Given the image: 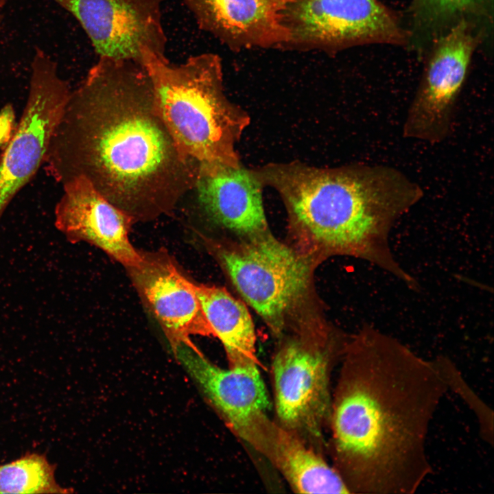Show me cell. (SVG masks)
Instances as JSON below:
<instances>
[{
  "instance_id": "cell-4",
  "label": "cell",
  "mask_w": 494,
  "mask_h": 494,
  "mask_svg": "<svg viewBox=\"0 0 494 494\" xmlns=\"http://www.w3.org/2000/svg\"><path fill=\"white\" fill-rule=\"evenodd\" d=\"M141 63L160 114L181 151L199 164L241 166L236 143L250 118L225 94L220 57L204 53L175 64L145 49Z\"/></svg>"
},
{
  "instance_id": "cell-7",
  "label": "cell",
  "mask_w": 494,
  "mask_h": 494,
  "mask_svg": "<svg viewBox=\"0 0 494 494\" xmlns=\"http://www.w3.org/2000/svg\"><path fill=\"white\" fill-rule=\"evenodd\" d=\"M285 50L335 53L360 44L400 43L395 17L377 0H286Z\"/></svg>"
},
{
  "instance_id": "cell-20",
  "label": "cell",
  "mask_w": 494,
  "mask_h": 494,
  "mask_svg": "<svg viewBox=\"0 0 494 494\" xmlns=\"http://www.w3.org/2000/svg\"><path fill=\"white\" fill-rule=\"evenodd\" d=\"M483 0H421L432 13L436 16H451L471 9Z\"/></svg>"
},
{
  "instance_id": "cell-8",
  "label": "cell",
  "mask_w": 494,
  "mask_h": 494,
  "mask_svg": "<svg viewBox=\"0 0 494 494\" xmlns=\"http://www.w3.org/2000/svg\"><path fill=\"white\" fill-rule=\"evenodd\" d=\"M348 341L321 347L290 340L274 355L272 371L278 423L307 443V439L318 440L329 423L332 362L343 355Z\"/></svg>"
},
{
  "instance_id": "cell-17",
  "label": "cell",
  "mask_w": 494,
  "mask_h": 494,
  "mask_svg": "<svg viewBox=\"0 0 494 494\" xmlns=\"http://www.w3.org/2000/svg\"><path fill=\"white\" fill-rule=\"evenodd\" d=\"M204 316L222 343L229 366L258 364L255 327L246 305L226 289L195 284Z\"/></svg>"
},
{
  "instance_id": "cell-1",
  "label": "cell",
  "mask_w": 494,
  "mask_h": 494,
  "mask_svg": "<svg viewBox=\"0 0 494 494\" xmlns=\"http://www.w3.org/2000/svg\"><path fill=\"white\" fill-rule=\"evenodd\" d=\"M43 165L61 185L85 178L134 222L169 213L199 169L167 128L143 64L106 57L71 89Z\"/></svg>"
},
{
  "instance_id": "cell-12",
  "label": "cell",
  "mask_w": 494,
  "mask_h": 494,
  "mask_svg": "<svg viewBox=\"0 0 494 494\" xmlns=\"http://www.w3.org/2000/svg\"><path fill=\"white\" fill-rule=\"evenodd\" d=\"M141 255L139 265L126 269L171 347L191 342V336L215 337L201 308L195 284L165 252Z\"/></svg>"
},
{
  "instance_id": "cell-18",
  "label": "cell",
  "mask_w": 494,
  "mask_h": 494,
  "mask_svg": "<svg viewBox=\"0 0 494 494\" xmlns=\"http://www.w3.org/2000/svg\"><path fill=\"white\" fill-rule=\"evenodd\" d=\"M60 492L54 467L43 456L28 454L0 466V493Z\"/></svg>"
},
{
  "instance_id": "cell-3",
  "label": "cell",
  "mask_w": 494,
  "mask_h": 494,
  "mask_svg": "<svg viewBox=\"0 0 494 494\" xmlns=\"http://www.w3.org/2000/svg\"><path fill=\"white\" fill-rule=\"evenodd\" d=\"M251 171L280 194L292 226L313 247L365 260L408 287L416 284L390 246L392 227L424 193L403 172L380 164L320 168L296 162Z\"/></svg>"
},
{
  "instance_id": "cell-13",
  "label": "cell",
  "mask_w": 494,
  "mask_h": 494,
  "mask_svg": "<svg viewBox=\"0 0 494 494\" xmlns=\"http://www.w3.org/2000/svg\"><path fill=\"white\" fill-rule=\"evenodd\" d=\"M232 430L263 454L295 492L350 493L334 467L266 412L255 414Z\"/></svg>"
},
{
  "instance_id": "cell-19",
  "label": "cell",
  "mask_w": 494,
  "mask_h": 494,
  "mask_svg": "<svg viewBox=\"0 0 494 494\" xmlns=\"http://www.w3.org/2000/svg\"><path fill=\"white\" fill-rule=\"evenodd\" d=\"M433 361L443 378L447 390L458 395L476 416L482 439L493 445V410L471 388L456 364L449 357L439 355L434 358Z\"/></svg>"
},
{
  "instance_id": "cell-16",
  "label": "cell",
  "mask_w": 494,
  "mask_h": 494,
  "mask_svg": "<svg viewBox=\"0 0 494 494\" xmlns=\"http://www.w3.org/2000/svg\"><path fill=\"white\" fill-rule=\"evenodd\" d=\"M262 184L251 170L216 163L199 164L195 192L198 206L214 224L235 233H264L268 224Z\"/></svg>"
},
{
  "instance_id": "cell-11",
  "label": "cell",
  "mask_w": 494,
  "mask_h": 494,
  "mask_svg": "<svg viewBox=\"0 0 494 494\" xmlns=\"http://www.w3.org/2000/svg\"><path fill=\"white\" fill-rule=\"evenodd\" d=\"M54 208V226L71 243L93 245L126 268L139 265L142 255L130 242L131 216L106 199L85 178L61 185Z\"/></svg>"
},
{
  "instance_id": "cell-10",
  "label": "cell",
  "mask_w": 494,
  "mask_h": 494,
  "mask_svg": "<svg viewBox=\"0 0 494 494\" xmlns=\"http://www.w3.org/2000/svg\"><path fill=\"white\" fill-rule=\"evenodd\" d=\"M71 13L99 58L141 63L148 49L165 56L161 0H53Z\"/></svg>"
},
{
  "instance_id": "cell-22",
  "label": "cell",
  "mask_w": 494,
  "mask_h": 494,
  "mask_svg": "<svg viewBox=\"0 0 494 494\" xmlns=\"http://www.w3.org/2000/svg\"><path fill=\"white\" fill-rule=\"evenodd\" d=\"M1 23H2V16H1V15H0V30H1Z\"/></svg>"
},
{
  "instance_id": "cell-5",
  "label": "cell",
  "mask_w": 494,
  "mask_h": 494,
  "mask_svg": "<svg viewBox=\"0 0 494 494\" xmlns=\"http://www.w3.org/2000/svg\"><path fill=\"white\" fill-rule=\"evenodd\" d=\"M219 257L246 302L274 333H281L285 317L308 285L309 268L305 259L264 233L222 249Z\"/></svg>"
},
{
  "instance_id": "cell-2",
  "label": "cell",
  "mask_w": 494,
  "mask_h": 494,
  "mask_svg": "<svg viewBox=\"0 0 494 494\" xmlns=\"http://www.w3.org/2000/svg\"><path fill=\"white\" fill-rule=\"evenodd\" d=\"M342 362L329 423L334 468L350 493H416L433 473L428 434L448 391L433 359L368 324Z\"/></svg>"
},
{
  "instance_id": "cell-6",
  "label": "cell",
  "mask_w": 494,
  "mask_h": 494,
  "mask_svg": "<svg viewBox=\"0 0 494 494\" xmlns=\"http://www.w3.org/2000/svg\"><path fill=\"white\" fill-rule=\"evenodd\" d=\"M71 91L56 62L36 49L23 113L0 155V222L14 198L44 164Z\"/></svg>"
},
{
  "instance_id": "cell-14",
  "label": "cell",
  "mask_w": 494,
  "mask_h": 494,
  "mask_svg": "<svg viewBox=\"0 0 494 494\" xmlns=\"http://www.w3.org/2000/svg\"><path fill=\"white\" fill-rule=\"evenodd\" d=\"M199 27L230 50L281 49L288 40L282 21L286 0H174Z\"/></svg>"
},
{
  "instance_id": "cell-9",
  "label": "cell",
  "mask_w": 494,
  "mask_h": 494,
  "mask_svg": "<svg viewBox=\"0 0 494 494\" xmlns=\"http://www.w3.org/2000/svg\"><path fill=\"white\" fill-rule=\"evenodd\" d=\"M475 44L465 22L439 40L408 108L402 130L405 138L437 144L451 135Z\"/></svg>"
},
{
  "instance_id": "cell-21",
  "label": "cell",
  "mask_w": 494,
  "mask_h": 494,
  "mask_svg": "<svg viewBox=\"0 0 494 494\" xmlns=\"http://www.w3.org/2000/svg\"><path fill=\"white\" fill-rule=\"evenodd\" d=\"M6 1L7 0H0V8H1L5 5Z\"/></svg>"
},
{
  "instance_id": "cell-15",
  "label": "cell",
  "mask_w": 494,
  "mask_h": 494,
  "mask_svg": "<svg viewBox=\"0 0 494 494\" xmlns=\"http://www.w3.org/2000/svg\"><path fill=\"white\" fill-rule=\"evenodd\" d=\"M171 348L231 430L256 414L267 413L270 408L258 364L223 368L205 357L192 342H180Z\"/></svg>"
}]
</instances>
